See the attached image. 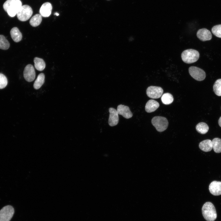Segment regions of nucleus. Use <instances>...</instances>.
I'll return each mask as SVG.
<instances>
[{"label":"nucleus","mask_w":221,"mask_h":221,"mask_svg":"<svg viewBox=\"0 0 221 221\" xmlns=\"http://www.w3.org/2000/svg\"><path fill=\"white\" fill-rule=\"evenodd\" d=\"M10 34L12 39L14 42H18L21 40L22 34L17 28L14 27L12 28L10 30Z\"/></svg>","instance_id":"17"},{"label":"nucleus","mask_w":221,"mask_h":221,"mask_svg":"<svg viewBox=\"0 0 221 221\" xmlns=\"http://www.w3.org/2000/svg\"><path fill=\"white\" fill-rule=\"evenodd\" d=\"M197 37L201 41H204L211 40L212 38V34L211 32L205 28H203L198 30L196 33Z\"/></svg>","instance_id":"11"},{"label":"nucleus","mask_w":221,"mask_h":221,"mask_svg":"<svg viewBox=\"0 0 221 221\" xmlns=\"http://www.w3.org/2000/svg\"><path fill=\"white\" fill-rule=\"evenodd\" d=\"M8 81L6 77L3 74L0 73V89L5 87Z\"/></svg>","instance_id":"27"},{"label":"nucleus","mask_w":221,"mask_h":221,"mask_svg":"<svg viewBox=\"0 0 221 221\" xmlns=\"http://www.w3.org/2000/svg\"><path fill=\"white\" fill-rule=\"evenodd\" d=\"M173 98L172 94L167 93L164 94L161 97V100L162 103L165 105H169L173 102Z\"/></svg>","instance_id":"23"},{"label":"nucleus","mask_w":221,"mask_h":221,"mask_svg":"<svg viewBox=\"0 0 221 221\" xmlns=\"http://www.w3.org/2000/svg\"><path fill=\"white\" fill-rule=\"evenodd\" d=\"M218 123L219 126L221 127V116L220 117L218 120Z\"/></svg>","instance_id":"28"},{"label":"nucleus","mask_w":221,"mask_h":221,"mask_svg":"<svg viewBox=\"0 0 221 221\" xmlns=\"http://www.w3.org/2000/svg\"><path fill=\"white\" fill-rule=\"evenodd\" d=\"M188 71L190 76L196 80L202 81L205 78V72L203 69L200 68L192 66L189 68Z\"/></svg>","instance_id":"6"},{"label":"nucleus","mask_w":221,"mask_h":221,"mask_svg":"<svg viewBox=\"0 0 221 221\" xmlns=\"http://www.w3.org/2000/svg\"><path fill=\"white\" fill-rule=\"evenodd\" d=\"M215 94L218 96H221V79L217 80L213 86Z\"/></svg>","instance_id":"24"},{"label":"nucleus","mask_w":221,"mask_h":221,"mask_svg":"<svg viewBox=\"0 0 221 221\" xmlns=\"http://www.w3.org/2000/svg\"><path fill=\"white\" fill-rule=\"evenodd\" d=\"M200 56L199 52L197 50L189 49L183 51L181 53V57L184 62L187 64H191L196 62Z\"/></svg>","instance_id":"3"},{"label":"nucleus","mask_w":221,"mask_h":221,"mask_svg":"<svg viewBox=\"0 0 221 221\" xmlns=\"http://www.w3.org/2000/svg\"><path fill=\"white\" fill-rule=\"evenodd\" d=\"M203 215L207 221H214L217 218L215 208L211 202L205 203L202 208Z\"/></svg>","instance_id":"2"},{"label":"nucleus","mask_w":221,"mask_h":221,"mask_svg":"<svg viewBox=\"0 0 221 221\" xmlns=\"http://www.w3.org/2000/svg\"><path fill=\"white\" fill-rule=\"evenodd\" d=\"M159 106V104L157 101L153 99H150L146 104L145 110L148 113H151L156 110Z\"/></svg>","instance_id":"15"},{"label":"nucleus","mask_w":221,"mask_h":221,"mask_svg":"<svg viewBox=\"0 0 221 221\" xmlns=\"http://www.w3.org/2000/svg\"><path fill=\"white\" fill-rule=\"evenodd\" d=\"M151 122L156 130L160 132L166 130L169 124L168 121L165 118L159 116L153 117L152 119Z\"/></svg>","instance_id":"4"},{"label":"nucleus","mask_w":221,"mask_h":221,"mask_svg":"<svg viewBox=\"0 0 221 221\" xmlns=\"http://www.w3.org/2000/svg\"><path fill=\"white\" fill-rule=\"evenodd\" d=\"M59 14H58V13H57V12H56V13H55L54 14V15H56V16H59Z\"/></svg>","instance_id":"29"},{"label":"nucleus","mask_w":221,"mask_h":221,"mask_svg":"<svg viewBox=\"0 0 221 221\" xmlns=\"http://www.w3.org/2000/svg\"><path fill=\"white\" fill-rule=\"evenodd\" d=\"M34 66L36 69L39 71H42L45 68V63L42 59L36 57L34 59Z\"/></svg>","instance_id":"18"},{"label":"nucleus","mask_w":221,"mask_h":221,"mask_svg":"<svg viewBox=\"0 0 221 221\" xmlns=\"http://www.w3.org/2000/svg\"><path fill=\"white\" fill-rule=\"evenodd\" d=\"M199 147L204 152L210 151L213 148L212 142L210 139L203 141L200 142Z\"/></svg>","instance_id":"16"},{"label":"nucleus","mask_w":221,"mask_h":221,"mask_svg":"<svg viewBox=\"0 0 221 221\" xmlns=\"http://www.w3.org/2000/svg\"><path fill=\"white\" fill-rule=\"evenodd\" d=\"M10 47V43L6 37L0 35V48L3 50H7Z\"/></svg>","instance_id":"25"},{"label":"nucleus","mask_w":221,"mask_h":221,"mask_svg":"<svg viewBox=\"0 0 221 221\" xmlns=\"http://www.w3.org/2000/svg\"><path fill=\"white\" fill-rule=\"evenodd\" d=\"M211 31L215 36L221 38V24L214 26L211 29Z\"/></svg>","instance_id":"26"},{"label":"nucleus","mask_w":221,"mask_h":221,"mask_svg":"<svg viewBox=\"0 0 221 221\" xmlns=\"http://www.w3.org/2000/svg\"><path fill=\"white\" fill-rule=\"evenodd\" d=\"M22 6L20 0H7L4 3L3 7L9 16L14 17L17 15Z\"/></svg>","instance_id":"1"},{"label":"nucleus","mask_w":221,"mask_h":221,"mask_svg":"<svg viewBox=\"0 0 221 221\" xmlns=\"http://www.w3.org/2000/svg\"><path fill=\"white\" fill-rule=\"evenodd\" d=\"M23 76L25 79L29 82L33 81L35 78V72L33 66L31 64L26 65L25 68Z\"/></svg>","instance_id":"9"},{"label":"nucleus","mask_w":221,"mask_h":221,"mask_svg":"<svg viewBox=\"0 0 221 221\" xmlns=\"http://www.w3.org/2000/svg\"><path fill=\"white\" fill-rule=\"evenodd\" d=\"M33 13V10L28 5H22L17 14L18 20L21 21H26L31 17Z\"/></svg>","instance_id":"5"},{"label":"nucleus","mask_w":221,"mask_h":221,"mask_svg":"<svg viewBox=\"0 0 221 221\" xmlns=\"http://www.w3.org/2000/svg\"><path fill=\"white\" fill-rule=\"evenodd\" d=\"M42 20V16L40 14H36L32 17L29 21V23L32 26L36 27L41 24Z\"/></svg>","instance_id":"21"},{"label":"nucleus","mask_w":221,"mask_h":221,"mask_svg":"<svg viewBox=\"0 0 221 221\" xmlns=\"http://www.w3.org/2000/svg\"><path fill=\"white\" fill-rule=\"evenodd\" d=\"M45 78L44 73H41L38 75L33 84L34 89H38L41 87L45 82Z\"/></svg>","instance_id":"19"},{"label":"nucleus","mask_w":221,"mask_h":221,"mask_svg":"<svg viewBox=\"0 0 221 221\" xmlns=\"http://www.w3.org/2000/svg\"><path fill=\"white\" fill-rule=\"evenodd\" d=\"M14 212L13 207L6 206L0 210V221H10Z\"/></svg>","instance_id":"7"},{"label":"nucleus","mask_w":221,"mask_h":221,"mask_svg":"<svg viewBox=\"0 0 221 221\" xmlns=\"http://www.w3.org/2000/svg\"><path fill=\"white\" fill-rule=\"evenodd\" d=\"M146 92L147 95L149 98L158 99L162 96L163 90L160 87L150 86L147 88Z\"/></svg>","instance_id":"8"},{"label":"nucleus","mask_w":221,"mask_h":221,"mask_svg":"<svg viewBox=\"0 0 221 221\" xmlns=\"http://www.w3.org/2000/svg\"><path fill=\"white\" fill-rule=\"evenodd\" d=\"M117 111L118 114L122 115L126 119L130 118L133 116V114L129 107L120 104L118 106Z\"/></svg>","instance_id":"13"},{"label":"nucleus","mask_w":221,"mask_h":221,"mask_svg":"<svg viewBox=\"0 0 221 221\" xmlns=\"http://www.w3.org/2000/svg\"><path fill=\"white\" fill-rule=\"evenodd\" d=\"M196 129L199 133L204 134L206 133L209 130V127L205 122H200L196 126Z\"/></svg>","instance_id":"20"},{"label":"nucleus","mask_w":221,"mask_h":221,"mask_svg":"<svg viewBox=\"0 0 221 221\" xmlns=\"http://www.w3.org/2000/svg\"><path fill=\"white\" fill-rule=\"evenodd\" d=\"M110 113L108 119V124L111 126L116 125L119 121V118L118 112L114 108L110 107L109 109Z\"/></svg>","instance_id":"10"},{"label":"nucleus","mask_w":221,"mask_h":221,"mask_svg":"<svg viewBox=\"0 0 221 221\" xmlns=\"http://www.w3.org/2000/svg\"><path fill=\"white\" fill-rule=\"evenodd\" d=\"M213 148L215 152L219 153L221 152V139L215 138L212 141Z\"/></svg>","instance_id":"22"},{"label":"nucleus","mask_w":221,"mask_h":221,"mask_svg":"<svg viewBox=\"0 0 221 221\" xmlns=\"http://www.w3.org/2000/svg\"><path fill=\"white\" fill-rule=\"evenodd\" d=\"M209 189L210 193L214 196L221 195V182L214 181L210 184Z\"/></svg>","instance_id":"12"},{"label":"nucleus","mask_w":221,"mask_h":221,"mask_svg":"<svg viewBox=\"0 0 221 221\" xmlns=\"http://www.w3.org/2000/svg\"><path fill=\"white\" fill-rule=\"evenodd\" d=\"M52 9V4L50 2H46L41 6L39 10L40 13L42 16L47 17L51 15Z\"/></svg>","instance_id":"14"}]
</instances>
